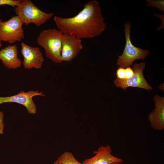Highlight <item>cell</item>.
I'll return each mask as SVG.
<instances>
[{
  "mask_svg": "<svg viewBox=\"0 0 164 164\" xmlns=\"http://www.w3.org/2000/svg\"><path fill=\"white\" fill-rule=\"evenodd\" d=\"M125 79H128L132 77L134 74L132 69L130 67L125 68Z\"/></svg>",
  "mask_w": 164,
  "mask_h": 164,
  "instance_id": "e0dca14e",
  "label": "cell"
},
{
  "mask_svg": "<svg viewBox=\"0 0 164 164\" xmlns=\"http://www.w3.org/2000/svg\"><path fill=\"white\" fill-rule=\"evenodd\" d=\"M53 19L63 33L73 35L80 39L97 36L106 28L99 3L94 0L85 4L83 9L73 17L56 16Z\"/></svg>",
  "mask_w": 164,
  "mask_h": 164,
  "instance_id": "6da1fadb",
  "label": "cell"
},
{
  "mask_svg": "<svg viewBox=\"0 0 164 164\" xmlns=\"http://www.w3.org/2000/svg\"><path fill=\"white\" fill-rule=\"evenodd\" d=\"M124 26L126 43L122 54L121 56L117 54L118 58L116 64L125 68L129 67L130 65H132L133 62L136 60H144L148 55L150 52L148 50H143L135 46L132 43L130 38V24L127 22Z\"/></svg>",
  "mask_w": 164,
  "mask_h": 164,
  "instance_id": "277c9868",
  "label": "cell"
},
{
  "mask_svg": "<svg viewBox=\"0 0 164 164\" xmlns=\"http://www.w3.org/2000/svg\"><path fill=\"white\" fill-rule=\"evenodd\" d=\"M23 24L17 15L12 16L5 22L0 19V41L10 44L21 41L25 37Z\"/></svg>",
  "mask_w": 164,
  "mask_h": 164,
  "instance_id": "5b68a950",
  "label": "cell"
},
{
  "mask_svg": "<svg viewBox=\"0 0 164 164\" xmlns=\"http://www.w3.org/2000/svg\"><path fill=\"white\" fill-rule=\"evenodd\" d=\"M63 33L55 28L43 30L37 38V44L43 48L46 57L53 62L60 63Z\"/></svg>",
  "mask_w": 164,
  "mask_h": 164,
  "instance_id": "7a4b0ae2",
  "label": "cell"
},
{
  "mask_svg": "<svg viewBox=\"0 0 164 164\" xmlns=\"http://www.w3.org/2000/svg\"><path fill=\"white\" fill-rule=\"evenodd\" d=\"M5 124L4 122V113L0 111V135L4 133L3 130Z\"/></svg>",
  "mask_w": 164,
  "mask_h": 164,
  "instance_id": "ac0fdd59",
  "label": "cell"
},
{
  "mask_svg": "<svg viewBox=\"0 0 164 164\" xmlns=\"http://www.w3.org/2000/svg\"><path fill=\"white\" fill-rule=\"evenodd\" d=\"M111 147L101 145L97 150L93 151L95 155L93 157L84 160L83 163L88 164H110L114 162L122 163L123 160L112 155Z\"/></svg>",
  "mask_w": 164,
  "mask_h": 164,
  "instance_id": "8fae6325",
  "label": "cell"
},
{
  "mask_svg": "<svg viewBox=\"0 0 164 164\" xmlns=\"http://www.w3.org/2000/svg\"><path fill=\"white\" fill-rule=\"evenodd\" d=\"M144 62L136 63L133 65V75L128 79H119L116 78L114 80V84L117 87L125 90L129 87H138L146 89L150 91L153 90L152 87L147 82L144 77L143 70L145 68Z\"/></svg>",
  "mask_w": 164,
  "mask_h": 164,
  "instance_id": "8992f818",
  "label": "cell"
},
{
  "mask_svg": "<svg viewBox=\"0 0 164 164\" xmlns=\"http://www.w3.org/2000/svg\"><path fill=\"white\" fill-rule=\"evenodd\" d=\"M53 164H63L57 161V160H56L53 163Z\"/></svg>",
  "mask_w": 164,
  "mask_h": 164,
  "instance_id": "ffe728a7",
  "label": "cell"
},
{
  "mask_svg": "<svg viewBox=\"0 0 164 164\" xmlns=\"http://www.w3.org/2000/svg\"><path fill=\"white\" fill-rule=\"evenodd\" d=\"M35 96L45 97L43 92L38 91H30L26 92L20 91L17 94L5 97H0V104L3 103L13 102L21 104L26 108L29 114H34L36 113V107L33 100Z\"/></svg>",
  "mask_w": 164,
  "mask_h": 164,
  "instance_id": "52a82bcc",
  "label": "cell"
},
{
  "mask_svg": "<svg viewBox=\"0 0 164 164\" xmlns=\"http://www.w3.org/2000/svg\"><path fill=\"white\" fill-rule=\"evenodd\" d=\"M163 84H160V86H159V88L160 89L162 90V91H163V90L164 88H163Z\"/></svg>",
  "mask_w": 164,
  "mask_h": 164,
  "instance_id": "44dd1931",
  "label": "cell"
},
{
  "mask_svg": "<svg viewBox=\"0 0 164 164\" xmlns=\"http://www.w3.org/2000/svg\"><path fill=\"white\" fill-rule=\"evenodd\" d=\"M116 75L117 79H125V68L119 66L116 71Z\"/></svg>",
  "mask_w": 164,
  "mask_h": 164,
  "instance_id": "2e32d148",
  "label": "cell"
},
{
  "mask_svg": "<svg viewBox=\"0 0 164 164\" xmlns=\"http://www.w3.org/2000/svg\"><path fill=\"white\" fill-rule=\"evenodd\" d=\"M21 0H0V6L7 5L15 8L18 5Z\"/></svg>",
  "mask_w": 164,
  "mask_h": 164,
  "instance_id": "9a60e30c",
  "label": "cell"
},
{
  "mask_svg": "<svg viewBox=\"0 0 164 164\" xmlns=\"http://www.w3.org/2000/svg\"><path fill=\"white\" fill-rule=\"evenodd\" d=\"M110 164H121V163L119 162H114L111 163Z\"/></svg>",
  "mask_w": 164,
  "mask_h": 164,
  "instance_id": "d6986e66",
  "label": "cell"
},
{
  "mask_svg": "<svg viewBox=\"0 0 164 164\" xmlns=\"http://www.w3.org/2000/svg\"><path fill=\"white\" fill-rule=\"evenodd\" d=\"M80 39L75 36L63 33L62 39L61 60L69 62L74 59L83 49Z\"/></svg>",
  "mask_w": 164,
  "mask_h": 164,
  "instance_id": "ba28073f",
  "label": "cell"
},
{
  "mask_svg": "<svg viewBox=\"0 0 164 164\" xmlns=\"http://www.w3.org/2000/svg\"><path fill=\"white\" fill-rule=\"evenodd\" d=\"M2 46V42L0 41V48Z\"/></svg>",
  "mask_w": 164,
  "mask_h": 164,
  "instance_id": "7402d4cb",
  "label": "cell"
},
{
  "mask_svg": "<svg viewBox=\"0 0 164 164\" xmlns=\"http://www.w3.org/2000/svg\"><path fill=\"white\" fill-rule=\"evenodd\" d=\"M145 5L158 9L164 12V0H146Z\"/></svg>",
  "mask_w": 164,
  "mask_h": 164,
  "instance_id": "5bb4252c",
  "label": "cell"
},
{
  "mask_svg": "<svg viewBox=\"0 0 164 164\" xmlns=\"http://www.w3.org/2000/svg\"><path fill=\"white\" fill-rule=\"evenodd\" d=\"M17 15L26 25L33 23L37 26L50 20L53 13H46L40 10L30 0H21L19 5L15 8Z\"/></svg>",
  "mask_w": 164,
  "mask_h": 164,
  "instance_id": "3957f363",
  "label": "cell"
},
{
  "mask_svg": "<svg viewBox=\"0 0 164 164\" xmlns=\"http://www.w3.org/2000/svg\"><path fill=\"white\" fill-rule=\"evenodd\" d=\"M63 164H88L81 163L78 162L70 152L65 151L58 158L57 160Z\"/></svg>",
  "mask_w": 164,
  "mask_h": 164,
  "instance_id": "4fadbf2b",
  "label": "cell"
},
{
  "mask_svg": "<svg viewBox=\"0 0 164 164\" xmlns=\"http://www.w3.org/2000/svg\"><path fill=\"white\" fill-rule=\"evenodd\" d=\"M21 53L23 56V65L25 69L41 68L44 59L43 53L38 47H33L26 44L21 43Z\"/></svg>",
  "mask_w": 164,
  "mask_h": 164,
  "instance_id": "9c48e42d",
  "label": "cell"
},
{
  "mask_svg": "<svg viewBox=\"0 0 164 164\" xmlns=\"http://www.w3.org/2000/svg\"><path fill=\"white\" fill-rule=\"evenodd\" d=\"M0 60L3 65L9 69L21 67V60L18 57V48L15 44L9 45L0 50Z\"/></svg>",
  "mask_w": 164,
  "mask_h": 164,
  "instance_id": "7c38bea8",
  "label": "cell"
},
{
  "mask_svg": "<svg viewBox=\"0 0 164 164\" xmlns=\"http://www.w3.org/2000/svg\"><path fill=\"white\" fill-rule=\"evenodd\" d=\"M155 108L148 115L151 127L159 131L164 129V98L156 94L153 97Z\"/></svg>",
  "mask_w": 164,
  "mask_h": 164,
  "instance_id": "30bf717a",
  "label": "cell"
}]
</instances>
